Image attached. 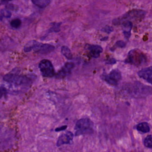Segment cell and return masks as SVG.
Masks as SVG:
<instances>
[{
    "label": "cell",
    "instance_id": "cb8c5ba5",
    "mask_svg": "<svg viewBox=\"0 0 152 152\" xmlns=\"http://www.w3.org/2000/svg\"><path fill=\"white\" fill-rule=\"evenodd\" d=\"M15 8H17V7H15V5H12V4H10V5H7L6 6V8L8 10H15Z\"/></svg>",
    "mask_w": 152,
    "mask_h": 152
},
{
    "label": "cell",
    "instance_id": "9c48e42d",
    "mask_svg": "<svg viewBox=\"0 0 152 152\" xmlns=\"http://www.w3.org/2000/svg\"><path fill=\"white\" fill-rule=\"evenodd\" d=\"M74 135L70 131H67L64 134H61L57 141L56 145L58 147H60L64 144H72V140H73Z\"/></svg>",
    "mask_w": 152,
    "mask_h": 152
},
{
    "label": "cell",
    "instance_id": "5b68a950",
    "mask_svg": "<svg viewBox=\"0 0 152 152\" xmlns=\"http://www.w3.org/2000/svg\"><path fill=\"white\" fill-rule=\"evenodd\" d=\"M145 12L142 10H132L128 11L127 13L125 14L121 17L115 19L113 20V23L115 24H118L119 23H123L128 19H141L144 17Z\"/></svg>",
    "mask_w": 152,
    "mask_h": 152
},
{
    "label": "cell",
    "instance_id": "7402d4cb",
    "mask_svg": "<svg viewBox=\"0 0 152 152\" xmlns=\"http://www.w3.org/2000/svg\"><path fill=\"white\" fill-rule=\"evenodd\" d=\"M102 30L104 32H106L108 34H109L110 33H111L112 31H113V28L110 26H105L104 28H103L102 29Z\"/></svg>",
    "mask_w": 152,
    "mask_h": 152
},
{
    "label": "cell",
    "instance_id": "6da1fadb",
    "mask_svg": "<svg viewBox=\"0 0 152 152\" xmlns=\"http://www.w3.org/2000/svg\"><path fill=\"white\" fill-rule=\"evenodd\" d=\"M125 91L130 96L134 97H144L152 93V88L146 86L138 81H135L133 84L126 86Z\"/></svg>",
    "mask_w": 152,
    "mask_h": 152
},
{
    "label": "cell",
    "instance_id": "7c38bea8",
    "mask_svg": "<svg viewBox=\"0 0 152 152\" xmlns=\"http://www.w3.org/2000/svg\"><path fill=\"white\" fill-rule=\"evenodd\" d=\"M74 65L73 63L71 62H67L66 63L64 66L61 68V69L59 71V72L57 74L58 78H62L68 74H69L71 72V71L74 68Z\"/></svg>",
    "mask_w": 152,
    "mask_h": 152
},
{
    "label": "cell",
    "instance_id": "7a4b0ae2",
    "mask_svg": "<svg viewBox=\"0 0 152 152\" xmlns=\"http://www.w3.org/2000/svg\"><path fill=\"white\" fill-rule=\"evenodd\" d=\"M55 47L51 45L42 44L36 40L29 41L24 47V50L25 52L34 50L36 52L42 54L49 53L53 51Z\"/></svg>",
    "mask_w": 152,
    "mask_h": 152
},
{
    "label": "cell",
    "instance_id": "30bf717a",
    "mask_svg": "<svg viewBox=\"0 0 152 152\" xmlns=\"http://www.w3.org/2000/svg\"><path fill=\"white\" fill-rule=\"evenodd\" d=\"M138 76L152 84V66L143 68L138 71Z\"/></svg>",
    "mask_w": 152,
    "mask_h": 152
},
{
    "label": "cell",
    "instance_id": "8992f818",
    "mask_svg": "<svg viewBox=\"0 0 152 152\" xmlns=\"http://www.w3.org/2000/svg\"><path fill=\"white\" fill-rule=\"evenodd\" d=\"M39 67L42 76L45 77H52L55 75V70L52 62L48 59L42 60Z\"/></svg>",
    "mask_w": 152,
    "mask_h": 152
},
{
    "label": "cell",
    "instance_id": "ac0fdd59",
    "mask_svg": "<svg viewBox=\"0 0 152 152\" xmlns=\"http://www.w3.org/2000/svg\"><path fill=\"white\" fill-rule=\"evenodd\" d=\"M144 145L147 148H152V135H148L144 141Z\"/></svg>",
    "mask_w": 152,
    "mask_h": 152
},
{
    "label": "cell",
    "instance_id": "ba28073f",
    "mask_svg": "<svg viewBox=\"0 0 152 152\" xmlns=\"http://www.w3.org/2000/svg\"><path fill=\"white\" fill-rule=\"evenodd\" d=\"M102 78L109 84L112 86L117 85L121 79V74L118 69H113L109 74L102 75Z\"/></svg>",
    "mask_w": 152,
    "mask_h": 152
},
{
    "label": "cell",
    "instance_id": "603a6c76",
    "mask_svg": "<svg viewBox=\"0 0 152 152\" xmlns=\"http://www.w3.org/2000/svg\"><path fill=\"white\" fill-rule=\"evenodd\" d=\"M7 93V90L4 87H0V98Z\"/></svg>",
    "mask_w": 152,
    "mask_h": 152
},
{
    "label": "cell",
    "instance_id": "52a82bcc",
    "mask_svg": "<svg viewBox=\"0 0 152 152\" xmlns=\"http://www.w3.org/2000/svg\"><path fill=\"white\" fill-rule=\"evenodd\" d=\"M4 80L8 83L18 85L28 83L29 80L25 76L18 75L14 73H8L4 77Z\"/></svg>",
    "mask_w": 152,
    "mask_h": 152
},
{
    "label": "cell",
    "instance_id": "d6986e66",
    "mask_svg": "<svg viewBox=\"0 0 152 152\" xmlns=\"http://www.w3.org/2000/svg\"><path fill=\"white\" fill-rule=\"evenodd\" d=\"M21 21L18 18H16V19L12 20L10 22V24H11V27H12L13 28H18L21 26Z\"/></svg>",
    "mask_w": 152,
    "mask_h": 152
},
{
    "label": "cell",
    "instance_id": "2e32d148",
    "mask_svg": "<svg viewBox=\"0 0 152 152\" xmlns=\"http://www.w3.org/2000/svg\"><path fill=\"white\" fill-rule=\"evenodd\" d=\"M61 52L62 53V55L65 56V58L68 59H71L72 58V53L70 50V49H69V48H68L66 46H63L61 48Z\"/></svg>",
    "mask_w": 152,
    "mask_h": 152
},
{
    "label": "cell",
    "instance_id": "4fadbf2b",
    "mask_svg": "<svg viewBox=\"0 0 152 152\" xmlns=\"http://www.w3.org/2000/svg\"><path fill=\"white\" fill-rule=\"evenodd\" d=\"M132 27V23L130 21H125L122 23V30L125 37L129 39L131 36V30Z\"/></svg>",
    "mask_w": 152,
    "mask_h": 152
},
{
    "label": "cell",
    "instance_id": "277c9868",
    "mask_svg": "<svg viewBox=\"0 0 152 152\" xmlns=\"http://www.w3.org/2000/svg\"><path fill=\"white\" fill-rule=\"evenodd\" d=\"M146 62L145 55L138 49H133L129 51L125 62L135 65H140Z\"/></svg>",
    "mask_w": 152,
    "mask_h": 152
},
{
    "label": "cell",
    "instance_id": "8fae6325",
    "mask_svg": "<svg viewBox=\"0 0 152 152\" xmlns=\"http://www.w3.org/2000/svg\"><path fill=\"white\" fill-rule=\"evenodd\" d=\"M86 48L88 50L90 56L94 58H98L103 51L102 48L99 45H86Z\"/></svg>",
    "mask_w": 152,
    "mask_h": 152
},
{
    "label": "cell",
    "instance_id": "4316f807",
    "mask_svg": "<svg viewBox=\"0 0 152 152\" xmlns=\"http://www.w3.org/2000/svg\"><path fill=\"white\" fill-rule=\"evenodd\" d=\"M12 0H0V5H4L7 4L8 2L11 1Z\"/></svg>",
    "mask_w": 152,
    "mask_h": 152
},
{
    "label": "cell",
    "instance_id": "d4e9b609",
    "mask_svg": "<svg viewBox=\"0 0 152 152\" xmlns=\"http://www.w3.org/2000/svg\"><path fill=\"white\" fill-rule=\"evenodd\" d=\"M67 128V126L66 125H64V126H62L61 127H59V128H57L55 129V131H64L65 130L66 128Z\"/></svg>",
    "mask_w": 152,
    "mask_h": 152
},
{
    "label": "cell",
    "instance_id": "3957f363",
    "mask_svg": "<svg viewBox=\"0 0 152 152\" xmlns=\"http://www.w3.org/2000/svg\"><path fill=\"white\" fill-rule=\"evenodd\" d=\"M75 135L92 133L93 131V122L89 118H82L78 120L75 126Z\"/></svg>",
    "mask_w": 152,
    "mask_h": 152
},
{
    "label": "cell",
    "instance_id": "ffe728a7",
    "mask_svg": "<svg viewBox=\"0 0 152 152\" xmlns=\"http://www.w3.org/2000/svg\"><path fill=\"white\" fill-rule=\"evenodd\" d=\"M1 14L2 16L6 17V18H10L11 16V12L10 10L7 9H3L1 11Z\"/></svg>",
    "mask_w": 152,
    "mask_h": 152
},
{
    "label": "cell",
    "instance_id": "5bb4252c",
    "mask_svg": "<svg viewBox=\"0 0 152 152\" xmlns=\"http://www.w3.org/2000/svg\"><path fill=\"white\" fill-rule=\"evenodd\" d=\"M136 128L138 131L142 133H147L150 131V126L147 122H141L138 124L136 126Z\"/></svg>",
    "mask_w": 152,
    "mask_h": 152
},
{
    "label": "cell",
    "instance_id": "9a60e30c",
    "mask_svg": "<svg viewBox=\"0 0 152 152\" xmlns=\"http://www.w3.org/2000/svg\"><path fill=\"white\" fill-rule=\"evenodd\" d=\"M52 0H31V2L33 4L40 7L41 8H45L48 6Z\"/></svg>",
    "mask_w": 152,
    "mask_h": 152
},
{
    "label": "cell",
    "instance_id": "484cf974",
    "mask_svg": "<svg viewBox=\"0 0 152 152\" xmlns=\"http://www.w3.org/2000/svg\"><path fill=\"white\" fill-rule=\"evenodd\" d=\"M116 63V60L113 58H110L109 60H107L106 61V64H113Z\"/></svg>",
    "mask_w": 152,
    "mask_h": 152
},
{
    "label": "cell",
    "instance_id": "44dd1931",
    "mask_svg": "<svg viewBox=\"0 0 152 152\" xmlns=\"http://www.w3.org/2000/svg\"><path fill=\"white\" fill-rule=\"evenodd\" d=\"M126 45V43L124 42V41H122V40H119L118 42H116L115 45H114V46L113 48H115V47H119V48H124Z\"/></svg>",
    "mask_w": 152,
    "mask_h": 152
},
{
    "label": "cell",
    "instance_id": "e0dca14e",
    "mask_svg": "<svg viewBox=\"0 0 152 152\" xmlns=\"http://www.w3.org/2000/svg\"><path fill=\"white\" fill-rule=\"evenodd\" d=\"M51 24L52 27L49 29V32H58L60 31L61 23H53Z\"/></svg>",
    "mask_w": 152,
    "mask_h": 152
}]
</instances>
